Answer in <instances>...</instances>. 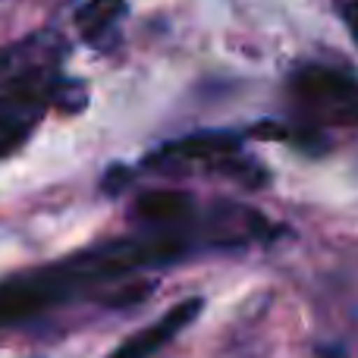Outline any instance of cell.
<instances>
[{"mask_svg": "<svg viewBox=\"0 0 358 358\" xmlns=\"http://www.w3.org/2000/svg\"><path fill=\"white\" fill-rule=\"evenodd\" d=\"M292 92L317 113L340 123H358V82L327 66H308L292 79Z\"/></svg>", "mask_w": 358, "mask_h": 358, "instance_id": "cell-2", "label": "cell"}, {"mask_svg": "<svg viewBox=\"0 0 358 358\" xmlns=\"http://www.w3.org/2000/svg\"><path fill=\"white\" fill-rule=\"evenodd\" d=\"M185 248H192L185 233L129 236V239L98 245L92 252L79 255V258L25 273V277L0 286V324L22 321L29 315H38L48 305L66 302V299L92 289V286L110 283V280L142 271L148 264H167V261L179 258Z\"/></svg>", "mask_w": 358, "mask_h": 358, "instance_id": "cell-1", "label": "cell"}, {"mask_svg": "<svg viewBox=\"0 0 358 358\" xmlns=\"http://www.w3.org/2000/svg\"><path fill=\"white\" fill-rule=\"evenodd\" d=\"M123 10V0H92L85 10L79 13V25L85 35H94L98 29H104L113 19V13Z\"/></svg>", "mask_w": 358, "mask_h": 358, "instance_id": "cell-6", "label": "cell"}, {"mask_svg": "<svg viewBox=\"0 0 358 358\" xmlns=\"http://www.w3.org/2000/svg\"><path fill=\"white\" fill-rule=\"evenodd\" d=\"M192 210V195L179 189H151L136 198V214L148 223H176Z\"/></svg>", "mask_w": 358, "mask_h": 358, "instance_id": "cell-5", "label": "cell"}, {"mask_svg": "<svg viewBox=\"0 0 358 358\" xmlns=\"http://www.w3.org/2000/svg\"><path fill=\"white\" fill-rule=\"evenodd\" d=\"M239 148V138L229 132H201V136H189L164 148V157H176V161H220V157L233 155Z\"/></svg>", "mask_w": 358, "mask_h": 358, "instance_id": "cell-4", "label": "cell"}, {"mask_svg": "<svg viewBox=\"0 0 358 358\" xmlns=\"http://www.w3.org/2000/svg\"><path fill=\"white\" fill-rule=\"evenodd\" d=\"M346 22H349V31H352V38L358 41V3H352L346 10Z\"/></svg>", "mask_w": 358, "mask_h": 358, "instance_id": "cell-7", "label": "cell"}, {"mask_svg": "<svg viewBox=\"0 0 358 358\" xmlns=\"http://www.w3.org/2000/svg\"><path fill=\"white\" fill-rule=\"evenodd\" d=\"M198 311H201V302H198V299H185V302H179L173 311H167L157 324L145 327L142 334H132L117 352H110L107 358H151L157 349L167 346L185 324L195 321Z\"/></svg>", "mask_w": 358, "mask_h": 358, "instance_id": "cell-3", "label": "cell"}]
</instances>
